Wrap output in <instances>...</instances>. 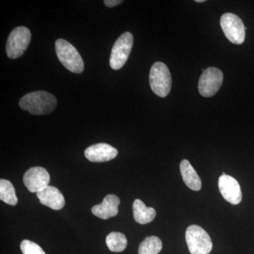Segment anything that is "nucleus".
I'll return each mask as SVG.
<instances>
[{"mask_svg": "<svg viewBox=\"0 0 254 254\" xmlns=\"http://www.w3.org/2000/svg\"><path fill=\"white\" fill-rule=\"evenodd\" d=\"M58 105L55 96L46 91H35L21 98L19 106L33 115H44L54 111Z\"/></svg>", "mask_w": 254, "mask_h": 254, "instance_id": "1", "label": "nucleus"}, {"mask_svg": "<svg viewBox=\"0 0 254 254\" xmlns=\"http://www.w3.org/2000/svg\"><path fill=\"white\" fill-rule=\"evenodd\" d=\"M55 51L60 63L71 72L81 73L84 70V63L76 48L64 39L55 42Z\"/></svg>", "mask_w": 254, "mask_h": 254, "instance_id": "2", "label": "nucleus"}, {"mask_svg": "<svg viewBox=\"0 0 254 254\" xmlns=\"http://www.w3.org/2000/svg\"><path fill=\"white\" fill-rule=\"evenodd\" d=\"M149 83L155 94L161 98L168 96L172 88V77L167 65L160 62L153 64L150 68Z\"/></svg>", "mask_w": 254, "mask_h": 254, "instance_id": "3", "label": "nucleus"}, {"mask_svg": "<svg viewBox=\"0 0 254 254\" xmlns=\"http://www.w3.org/2000/svg\"><path fill=\"white\" fill-rule=\"evenodd\" d=\"M31 41V33L25 26H18L8 37L6 53L10 59L16 60L24 54Z\"/></svg>", "mask_w": 254, "mask_h": 254, "instance_id": "4", "label": "nucleus"}, {"mask_svg": "<svg viewBox=\"0 0 254 254\" xmlns=\"http://www.w3.org/2000/svg\"><path fill=\"white\" fill-rule=\"evenodd\" d=\"M186 241L191 254H209L213 249L208 234L198 225H190L187 229Z\"/></svg>", "mask_w": 254, "mask_h": 254, "instance_id": "5", "label": "nucleus"}, {"mask_svg": "<svg viewBox=\"0 0 254 254\" xmlns=\"http://www.w3.org/2000/svg\"><path fill=\"white\" fill-rule=\"evenodd\" d=\"M133 45V36L129 32H125L119 37L110 55V64L113 69L119 70L123 67L129 57Z\"/></svg>", "mask_w": 254, "mask_h": 254, "instance_id": "6", "label": "nucleus"}, {"mask_svg": "<svg viewBox=\"0 0 254 254\" xmlns=\"http://www.w3.org/2000/svg\"><path fill=\"white\" fill-rule=\"evenodd\" d=\"M220 26L225 36L232 43L241 45L245 42V31L247 28L236 14L226 13L222 15Z\"/></svg>", "mask_w": 254, "mask_h": 254, "instance_id": "7", "label": "nucleus"}, {"mask_svg": "<svg viewBox=\"0 0 254 254\" xmlns=\"http://www.w3.org/2000/svg\"><path fill=\"white\" fill-rule=\"evenodd\" d=\"M223 82V73L219 68L209 67L200 76L198 91L203 97H211L216 94Z\"/></svg>", "mask_w": 254, "mask_h": 254, "instance_id": "8", "label": "nucleus"}, {"mask_svg": "<svg viewBox=\"0 0 254 254\" xmlns=\"http://www.w3.org/2000/svg\"><path fill=\"white\" fill-rule=\"evenodd\" d=\"M50 177L46 169L41 167L30 168L24 174L23 183L29 191L38 193L49 186Z\"/></svg>", "mask_w": 254, "mask_h": 254, "instance_id": "9", "label": "nucleus"}, {"mask_svg": "<svg viewBox=\"0 0 254 254\" xmlns=\"http://www.w3.org/2000/svg\"><path fill=\"white\" fill-rule=\"evenodd\" d=\"M218 187L222 197L229 203L237 205L242 201V190L236 179L224 173L219 178Z\"/></svg>", "mask_w": 254, "mask_h": 254, "instance_id": "10", "label": "nucleus"}, {"mask_svg": "<svg viewBox=\"0 0 254 254\" xmlns=\"http://www.w3.org/2000/svg\"><path fill=\"white\" fill-rule=\"evenodd\" d=\"M84 155L89 161L93 163H103L116 158L118 150L108 143H97L87 148Z\"/></svg>", "mask_w": 254, "mask_h": 254, "instance_id": "11", "label": "nucleus"}, {"mask_svg": "<svg viewBox=\"0 0 254 254\" xmlns=\"http://www.w3.org/2000/svg\"><path fill=\"white\" fill-rule=\"evenodd\" d=\"M120 204V198L116 195L109 194L105 197L100 204L92 208V213L99 218L108 220L118 215Z\"/></svg>", "mask_w": 254, "mask_h": 254, "instance_id": "12", "label": "nucleus"}, {"mask_svg": "<svg viewBox=\"0 0 254 254\" xmlns=\"http://www.w3.org/2000/svg\"><path fill=\"white\" fill-rule=\"evenodd\" d=\"M36 195L42 204L53 210H61L64 206L65 200L64 195L56 187L48 186L37 193Z\"/></svg>", "mask_w": 254, "mask_h": 254, "instance_id": "13", "label": "nucleus"}, {"mask_svg": "<svg viewBox=\"0 0 254 254\" xmlns=\"http://www.w3.org/2000/svg\"><path fill=\"white\" fill-rule=\"evenodd\" d=\"M180 173L183 181L189 188L193 190H200L201 181L198 174L187 160H183L180 163Z\"/></svg>", "mask_w": 254, "mask_h": 254, "instance_id": "14", "label": "nucleus"}, {"mask_svg": "<svg viewBox=\"0 0 254 254\" xmlns=\"http://www.w3.org/2000/svg\"><path fill=\"white\" fill-rule=\"evenodd\" d=\"M133 215L135 221L145 225L154 220L156 211L154 208L146 207L141 200L136 199L133 203Z\"/></svg>", "mask_w": 254, "mask_h": 254, "instance_id": "15", "label": "nucleus"}, {"mask_svg": "<svg viewBox=\"0 0 254 254\" xmlns=\"http://www.w3.org/2000/svg\"><path fill=\"white\" fill-rule=\"evenodd\" d=\"M0 200L8 205L17 204L18 198L15 193L14 187L9 180L4 179L0 180Z\"/></svg>", "mask_w": 254, "mask_h": 254, "instance_id": "16", "label": "nucleus"}, {"mask_svg": "<svg viewBox=\"0 0 254 254\" xmlns=\"http://www.w3.org/2000/svg\"><path fill=\"white\" fill-rule=\"evenodd\" d=\"M163 249L162 241L158 237H146L138 247V254H158Z\"/></svg>", "mask_w": 254, "mask_h": 254, "instance_id": "17", "label": "nucleus"}, {"mask_svg": "<svg viewBox=\"0 0 254 254\" xmlns=\"http://www.w3.org/2000/svg\"><path fill=\"white\" fill-rule=\"evenodd\" d=\"M106 245L111 252H123L127 246V237L121 232H111L106 237Z\"/></svg>", "mask_w": 254, "mask_h": 254, "instance_id": "18", "label": "nucleus"}, {"mask_svg": "<svg viewBox=\"0 0 254 254\" xmlns=\"http://www.w3.org/2000/svg\"><path fill=\"white\" fill-rule=\"evenodd\" d=\"M21 250L23 254H46L39 245L30 240L22 241Z\"/></svg>", "mask_w": 254, "mask_h": 254, "instance_id": "19", "label": "nucleus"}, {"mask_svg": "<svg viewBox=\"0 0 254 254\" xmlns=\"http://www.w3.org/2000/svg\"><path fill=\"white\" fill-rule=\"evenodd\" d=\"M123 2L122 0H105L104 4L108 7H114V6H118Z\"/></svg>", "mask_w": 254, "mask_h": 254, "instance_id": "20", "label": "nucleus"}, {"mask_svg": "<svg viewBox=\"0 0 254 254\" xmlns=\"http://www.w3.org/2000/svg\"><path fill=\"white\" fill-rule=\"evenodd\" d=\"M205 0H195V2L202 3L204 2Z\"/></svg>", "mask_w": 254, "mask_h": 254, "instance_id": "21", "label": "nucleus"}]
</instances>
